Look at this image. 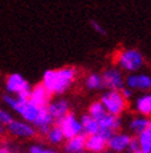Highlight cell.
I'll return each mask as SVG.
<instances>
[{
	"instance_id": "6da1fadb",
	"label": "cell",
	"mask_w": 151,
	"mask_h": 153,
	"mask_svg": "<svg viewBox=\"0 0 151 153\" xmlns=\"http://www.w3.org/2000/svg\"><path fill=\"white\" fill-rule=\"evenodd\" d=\"M77 75L78 70L74 66L50 68L43 72L41 85L48 91L51 96H61L72 87L77 79Z\"/></svg>"
},
{
	"instance_id": "7a4b0ae2",
	"label": "cell",
	"mask_w": 151,
	"mask_h": 153,
	"mask_svg": "<svg viewBox=\"0 0 151 153\" xmlns=\"http://www.w3.org/2000/svg\"><path fill=\"white\" fill-rule=\"evenodd\" d=\"M115 62L122 70L134 74L144 66L145 59L138 49H123L117 53Z\"/></svg>"
},
{
	"instance_id": "3957f363",
	"label": "cell",
	"mask_w": 151,
	"mask_h": 153,
	"mask_svg": "<svg viewBox=\"0 0 151 153\" xmlns=\"http://www.w3.org/2000/svg\"><path fill=\"white\" fill-rule=\"evenodd\" d=\"M5 88L9 95H12L20 101H29L30 92H31V83L24 76L14 72L6 76L5 79Z\"/></svg>"
},
{
	"instance_id": "277c9868",
	"label": "cell",
	"mask_w": 151,
	"mask_h": 153,
	"mask_svg": "<svg viewBox=\"0 0 151 153\" xmlns=\"http://www.w3.org/2000/svg\"><path fill=\"white\" fill-rule=\"evenodd\" d=\"M99 101L104 106L107 113L113 116H120L128 106V101L122 96L120 91H105L104 94H102Z\"/></svg>"
},
{
	"instance_id": "5b68a950",
	"label": "cell",
	"mask_w": 151,
	"mask_h": 153,
	"mask_svg": "<svg viewBox=\"0 0 151 153\" xmlns=\"http://www.w3.org/2000/svg\"><path fill=\"white\" fill-rule=\"evenodd\" d=\"M55 123L61 128V131L65 136V140H71L73 137L83 134V129H82V125L79 122V118L76 116L73 112L67 113L65 117L56 121Z\"/></svg>"
},
{
	"instance_id": "8992f818",
	"label": "cell",
	"mask_w": 151,
	"mask_h": 153,
	"mask_svg": "<svg viewBox=\"0 0 151 153\" xmlns=\"http://www.w3.org/2000/svg\"><path fill=\"white\" fill-rule=\"evenodd\" d=\"M103 79L104 88L110 91H120L125 86V77L123 71L118 67H108L100 75Z\"/></svg>"
},
{
	"instance_id": "52a82bcc",
	"label": "cell",
	"mask_w": 151,
	"mask_h": 153,
	"mask_svg": "<svg viewBox=\"0 0 151 153\" xmlns=\"http://www.w3.org/2000/svg\"><path fill=\"white\" fill-rule=\"evenodd\" d=\"M6 131L9 134L16 138H22V140H29V138H34L37 134L36 128L27 123V122L22 121V120H12L10 125L6 126Z\"/></svg>"
},
{
	"instance_id": "ba28073f",
	"label": "cell",
	"mask_w": 151,
	"mask_h": 153,
	"mask_svg": "<svg viewBox=\"0 0 151 153\" xmlns=\"http://www.w3.org/2000/svg\"><path fill=\"white\" fill-rule=\"evenodd\" d=\"M125 86L133 91L138 90L147 94L151 91V76L149 74H129L125 77Z\"/></svg>"
},
{
	"instance_id": "9c48e42d",
	"label": "cell",
	"mask_w": 151,
	"mask_h": 153,
	"mask_svg": "<svg viewBox=\"0 0 151 153\" xmlns=\"http://www.w3.org/2000/svg\"><path fill=\"white\" fill-rule=\"evenodd\" d=\"M133 137L129 133H124V132H117L114 133L110 140L107 143V147L109 148V151L113 153H122L125 152L128 149V146L131 141Z\"/></svg>"
},
{
	"instance_id": "30bf717a",
	"label": "cell",
	"mask_w": 151,
	"mask_h": 153,
	"mask_svg": "<svg viewBox=\"0 0 151 153\" xmlns=\"http://www.w3.org/2000/svg\"><path fill=\"white\" fill-rule=\"evenodd\" d=\"M47 111L48 113L54 117L55 122L65 117L67 113H70V102L66 98H57V100L51 101L47 105Z\"/></svg>"
},
{
	"instance_id": "8fae6325",
	"label": "cell",
	"mask_w": 151,
	"mask_h": 153,
	"mask_svg": "<svg viewBox=\"0 0 151 153\" xmlns=\"http://www.w3.org/2000/svg\"><path fill=\"white\" fill-rule=\"evenodd\" d=\"M51 94L45 88L41 83H37L36 86H34L31 88V92H30V98L29 100L32 103H35L39 107H47V105L51 102Z\"/></svg>"
},
{
	"instance_id": "7c38bea8",
	"label": "cell",
	"mask_w": 151,
	"mask_h": 153,
	"mask_svg": "<svg viewBox=\"0 0 151 153\" xmlns=\"http://www.w3.org/2000/svg\"><path fill=\"white\" fill-rule=\"evenodd\" d=\"M105 148H107V141L99 133L86 137V151L90 153H103Z\"/></svg>"
},
{
	"instance_id": "4fadbf2b",
	"label": "cell",
	"mask_w": 151,
	"mask_h": 153,
	"mask_svg": "<svg viewBox=\"0 0 151 153\" xmlns=\"http://www.w3.org/2000/svg\"><path fill=\"white\" fill-rule=\"evenodd\" d=\"M134 107L139 116H144L147 118H151V94H144L140 95L136 100H135Z\"/></svg>"
},
{
	"instance_id": "5bb4252c",
	"label": "cell",
	"mask_w": 151,
	"mask_h": 153,
	"mask_svg": "<svg viewBox=\"0 0 151 153\" xmlns=\"http://www.w3.org/2000/svg\"><path fill=\"white\" fill-rule=\"evenodd\" d=\"M98 126H99V129H105V131H111L117 133L122 127V118L120 116H113V114L107 113L98 121Z\"/></svg>"
},
{
	"instance_id": "9a60e30c",
	"label": "cell",
	"mask_w": 151,
	"mask_h": 153,
	"mask_svg": "<svg viewBox=\"0 0 151 153\" xmlns=\"http://www.w3.org/2000/svg\"><path fill=\"white\" fill-rule=\"evenodd\" d=\"M66 153H84L86 151V136L79 134L73 137L71 140H67L63 147Z\"/></svg>"
},
{
	"instance_id": "2e32d148",
	"label": "cell",
	"mask_w": 151,
	"mask_h": 153,
	"mask_svg": "<svg viewBox=\"0 0 151 153\" xmlns=\"http://www.w3.org/2000/svg\"><path fill=\"white\" fill-rule=\"evenodd\" d=\"M79 122L82 125V129H83V134L86 137L87 136H93L99 132V126H98V122L95 120H93L89 116L88 113H83L79 117Z\"/></svg>"
},
{
	"instance_id": "e0dca14e",
	"label": "cell",
	"mask_w": 151,
	"mask_h": 153,
	"mask_svg": "<svg viewBox=\"0 0 151 153\" xmlns=\"http://www.w3.org/2000/svg\"><path fill=\"white\" fill-rule=\"evenodd\" d=\"M150 125H151V118L144 116H135L129 121V129L139 136L140 133L145 132L150 127Z\"/></svg>"
},
{
	"instance_id": "ac0fdd59",
	"label": "cell",
	"mask_w": 151,
	"mask_h": 153,
	"mask_svg": "<svg viewBox=\"0 0 151 153\" xmlns=\"http://www.w3.org/2000/svg\"><path fill=\"white\" fill-rule=\"evenodd\" d=\"M86 87L88 90H92V91H98V90H103L104 88V83H103V79L100 74H97V72H92L89 74L87 77H86Z\"/></svg>"
},
{
	"instance_id": "d6986e66",
	"label": "cell",
	"mask_w": 151,
	"mask_h": 153,
	"mask_svg": "<svg viewBox=\"0 0 151 153\" xmlns=\"http://www.w3.org/2000/svg\"><path fill=\"white\" fill-rule=\"evenodd\" d=\"M46 138L51 144H54V146H58V144H61L65 141V136H63V133L61 131V128H59L57 125H54L50 128V131L47 132Z\"/></svg>"
},
{
	"instance_id": "ffe728a7",
	"label": "cell",
	"mask_w": 151,
	"mask_h": 153,
	"mask_svg": "<svg viewBox=\"0 0 151 153\" xmlns=\"http://www.w3.org/2000/svg\"><path fill=\"white\" fill-rule=\"evenodd\" d=\"M88 114L93 120H95L98 122L102 117H104L105 114H107V111H105V108H104V106L102 105V102L98 100V101H93L92 103L89 105Z\"/></svg>"
},
{
	"instance_id": "44dd1931",
	"label": "cell",
	"mask_w": 151,
	"mask_h": 153,
	"mask_svg": "<svg viewBox=\"0 0 151 153\" xmlns=\"http://www.w3.org/2000/svg\"><path fill=\"white\" fill-rule=\"evenodd\" d=\"M138 141L140 144V151L144 153H151V125L145 132L138 136Z\"/></svg>"
},
{
	"instance_id": "7402d4cb",
	"label": "cell",
	"mask_w": 151,
	"mask_h": 153,
	"mask_svg": "<svg viewBox=\"0 0 151 153\" xmlns=\"http://www.w3.org/2000/svg\"><path fill=\"white\" fill-rule=\"evenodd\" d=\"M27 153H61V152L51 148V147H46L40 143H34L31 146H29Z\"/></svg>"
},
{
	"instance_id": "603a6c76",
	"label": "cell",
	"mask_w": 151,
	"mask_h": 153,
	"mask_svg": "<svg viewBox=\"0 0 151 153\" xmlns=\"http://www.w3.org/2000/svg\"><path fill=\"white\" fill-rule=\"evenodd\" d=\"M12 120H14V117H12V114L9 111L0 108V125L6 127L7 125L11 123Z\"/></svg>"
},
{
	"instance_id": "cb8c5ba5",
	"label": "cell",
	"mask_w": 151,
	"mask_h": 153,
	"mask_svg": "<svg viewBox=\"0 0 151 153\" xmlns=\"http://www.w3.org/2000/svg\"><path fill=\"white\" fill-rule=\"evenodd\" d=\"M90 26H92L99 35H103V36L107 35V30H105V27H104L102 24H99L98 21H95V20H90Z\"/></svg>"
},
{
	"instance_id": "d4e9b609",
	"label": "cell",
	"mask_w": 151,
	"mask_h": 153,
	"mask_svg": "<svg viewBox=\"0 0 151 153\" xmlns=\"http://www.w3.org/2000/svg\"><path fill=\"white\" fill-rule=\"evenodd\" d=\"M138 151H140V144H139V141H138V138H131V141H130V143H129V146H128V149H126V152L128 153H135V152H138Z\"/></svg>"
},
{
	"instance_id": "484cf974",
	"label": "cell",
	"mask_w": 151,
	"mask_h": 153,
	"mask_svg": "<svg viewBox=\"0 0 151 153\" xmlns=\"http://www.w3.org/2000/svg\"><path fill=\"white\" fill-rule=\"evenodd\" d=\"M120 94H122V96L125 98V100L128 101L129 98H131L133 97V95H134V91L133 90H130V88H128L126 86H124L122 90H120Z\"/></svg>"
},
{
	"instance_id": "4316f807",
	"label": "cell",
	"mask_w": 151,
	"mask_h": 153,
	"mask_svg": "<svg viewBox=\"0 0 151 153\" xmlns=\"http://www.w3.org/2000/svg\"><path fill=\"white\" fill-rule=\"evenodd\" d=\"M5 133H7V131H6V127L0 125V134H5Z\"/></svg>"
},
{
	"instance_id": "83f0119b",
	"label": "cell",
	"mask_w": 151,
	"mask_h": 153,
	"mask_svg": "<svg viewBox=\"0 0 151 153\" xmlns=\"http://www.w3.org/2000/svg\"><path fill=\"white\" fill-rule=\"evenodd\" d=\"M103 153H111V152H110V151H104Z\"/></svg>"
},
{
	"instance_id": "f1b7e54d",
	"label": "cell",
	"mask_w": 151,
	"mask_h": 153,
	"mask_svg": "<svg viewBox=\"0 0 151 153\" xmlns=\"http://www.w3.org/2000/svg\"><path fill=\"white\" fill-rule=\"evenodd\" d=\"M135 153H144V152H142V151H138V152H135Z\"/></svg>"
}]
</instances>
